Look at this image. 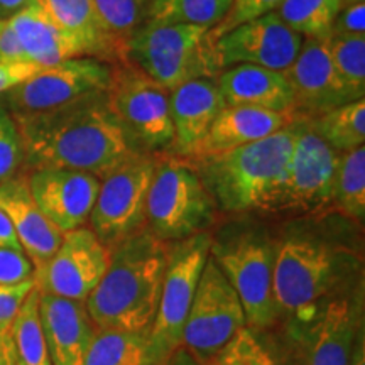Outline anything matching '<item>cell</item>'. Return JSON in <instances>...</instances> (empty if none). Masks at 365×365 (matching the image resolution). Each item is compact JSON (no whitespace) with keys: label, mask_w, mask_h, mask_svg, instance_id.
Here are the masks:
<instances>
[{"label":"cell","mask_w":365,"mask_h":365,"mask_svg":"<svg viewBox=\"0 0 365 365\" xmlns=\"http://www.w3.org/2000/svg\"><path fill=\"white\" fill-rule=\"evenodd\" d=\"M217 207L193 164L185 158L156 161L145 202V228L159 240H185L208 232Z\"/></svg>","instance_id":"ba28073f"},{"label":"cell","mask_w":365,"mask_h":365,"mask_svg":"<svg viewBox=\"0 0 365 365\" xmlns=\"http://www.w3.org/2000/svg\"><path fill=\"white\" fill-rule=\"evenodd\" d=\"M34 4L54 22L83 41L90 54L113 53L118 56L117 46L98 21L91 0H34Z\"/></svg>","instance_id":"d4e9b609"},{"label":"cell","mask_w":365,"mask_h":365,"mask_svg":"<svg viewBox=\"0 0 365 365\" xmlns=\"http://www.w3.org/2000/svg\"><path fill=\"white\" fill-rule=\"evenodd\" d=\"M124 56L168 91L220 73L208 27L145 22L125 44Z\"/></svg>","instance_id":"52a82bcc"},{"label":"cell","mask_w":365,"mask_h":365,"mask_svg":"<svg viewBox=\"0 0 365 365\" xmlns=\"http://www.w3.org/2000/svg\"><path fill=\"white\" fill-rule=\"evenodd\" d=\"M11 328H4V330H0V357H2V349H4V340H6V335L9 333Z\"/></svg>","instance_id":"7dc6e473"},{"label":"cell","mask_w":365,"mask_h":365,"mask_svg":"<svg viewBox=\"0 0 365 365\" xmlns=\"http://www.w3.org/2000/svg\"><path fill=\"white\" fill-rule=\"evenodd\" d=\"M43 68L33 61H0V95L26 81Z\"/></svg>","instance_id":"ab89813d"},{"label":"cell","mask_w":365,"mask_h":365,"mask_svg":"<svg viewBox=\"0 0 365 365\" xmlns=\"http://www.w3.org/2000/svg\"><path fill=\"white\" fill-rule=\"evenodd\" d=\"M364 277L294 317L282 319L287 365H349L364 319Z\"/></svg>","instance_id":"5b68a950"},{"label":"cell","mask_w":365,"mask_h":365,"mask_svg":"<svg viewBox=\"0 0 365 365\" xmlns=\"http://www.w3.org/2000/svg\"><path fill=\"white\" fill-rule=\"evenodd\" d=\"M39 318L53 365H81L95 333L85 301L39 293Z\"/></svg>","instance_id":"44dd1931"},{"label":"cell","mask_w":365,"mask_h":365,"mask_svg":"<svg viewBox=\"0 0 365 365\" xmlns=\"http://www.w3.org/2000/svg\"><path fill=\"white\" fill-rule=\"evenodd\" d=\"M296 118L294 113L271 112L252 107H223L202 144L188 159L213 156L255 143L281 130Z\"/></svg>","instance_id":"cb8c5ba5"},{"label":"cell","mask_w":365,"mask_h":365,"mask_svg":"<svg viewBox=\"0 0 365 365\" xmlns=\"http://www.w3.org/2000/svg\"><path fill=\"white\" fill-rule=\"evenodd\" d=\"M330 208L340 215L364 222L365 218V148L340 153L333 176Z\"/></svg>","instance_id":"4316f807"},{"label":"cell","mask_w":365,"mask_h":365,"mask_svg":"<svg viewBox=\"0 0 365 365\" xmlns=\"http://www.w3.org/2000/svg\"><path fill=\"white\" fill-rule=\"evenodd\" d=\"M0 212L11 222L36 272L56 252L63 232H59L36 205L27 176H12L0 182Z\"/></svg>","instance_id":"d6986e66"},{"label":"cell","mask_w":365,"mask_h":365,"mask_svg":"<svg viewBox=\"0 0 365 365\" xmlns=\"http://www.w3.org/2000/svg\"><path fill=\"white\" fill-rule=\"evenodd\" d=\"M170 244L148 228L110 247V264L85 304L97 328L149 335L161 296Z\"/></svg>","instance_id":"7a4b0ae2"},{"label":"cell","mask_w":365,"mask_h":365,"mask_svg":"<svg viewBox=\"0 0 365 365\" xmlns=\"http://www.w3.org/2000/svg\"><path fill=\"white\" fill-rule=\"evenodd\" d=\"M14 365H53L39 318V291H31L11 325Z\"/></svg>","instance_id":"f1b7e54d"},{"label":"cell","mask_w":365,"mask_h":365,"mask_svg":"<svg viewBox=\"0 0 365 365\" xmlns=\"http://www.w3.org/2000/svg\"><path fill=\"white\" fill-rule=\"evenodd\" d=\"M360 262L354 249L317 232L289 228L276 237L272 296L277 323L359 282L364 277Z\"/></svg>","instance_id":"3957f363"},{"label":"cell","mask_w":365,"mask_h":365,"mask_svg":"<svg viewBox=\"0 0 365 365\" xmlns=\"http://www.w3.org/2000/svg\"><path fill=\"white\" fill-rule=\"evenodd\" d=\"M205 365H287V360L269 330L245 325Z\"/></svg>","instance_id":"484cf974"},{"label":"cell","mask_w":365,"mask_h":365,"mask_svg":"<svg viewBox=\"0 0 365 365\" xmlns=\"http://www.w3.org/2000/svg\"><path fill=\"white\" fill-rule=\"evenodd\" d=\"M0 365H14L11 330H9V333L6 335V340H4V349H2V357H0Z\"/></svg>","instance_id":"bcb514c9"},{"label":"cell","mask_w":365,"mask_h":365,"mask_svg":"<svg viewBox=\"0 0 365 365\" xmlns=\"http://www.w3.org/2000/svg\"><path fill=\"white\" fill-rule=\"evenodd\" d=\"M24 161L19 129L12 113L0 105V182L16 175Z\"/></svg>","instance_id":"e575fe53"},{"label":"cell","mask_w":365,"mask_h":365,"mask_svg":"<svg viewBox=\"0 0 365 365\" xmlns=\"http://www.w3.org/2000/svg\"><path fill=\"white\" fill-rule=\"evenodd\" d=\"M161 365H203V364L198 362V360H196L193 355L185 349V346H180V349H176L175 352L164 360Z\"/></svg>","instance_id":"ee69618b"},{"label":"cell","mask_w":365,"mask_h":365,"mask_svg":"<svg viewBox=\"0 0 365 365\" xmlns=\"http://www.w3.org/2000/svg\"><path fill=\"white\" fill-rule=\"evenodd\" d=\"M234 0H150L148 22L161 24L218 26L230 11Z\"/></svg>","instance_id":"1f68e13d"},{"label":"cell","mask_w":365,"mask_h":365,"mask_svg":"<svg viewBox=\"0 0 365 365\" xmlns=\"http://www.w3.org/2000/svg\"><path fill=\"white\" fill-rule=\"evenodd\" d=\"M34 287V277L17 282V284H0V330L11 328L17 312Z\"/></svg>","instance_id":"74e56055"},{"label":"cell","mask_w":365,"mask_h":365,"mask_svg":"<svg viewBox=\"0 0 365 365\" xmlns=\"http://www.w3.org/2000/svg\"><path fill=\"white\" fill-rule=\"evenodd\" d=\"M98 21L124 56L125 44L148 19L150 0H91Z\"/></svg>","instance_id":"d6a6232c"},{"label":"cell","mask_w":365,"mask_h":365,"mask_svg":"<svg viewBox=\"0 0 365 365\" xmlns=\"http://www.w3.org/2000/svg\"><path fill=\"white\" fill-rule=\"evenodd\" d=\"M210 235V257L240 298L247 325L272 330L277 323L272 296L276 237L254 223H235Z\"/></svg>","instance_id":"8992f818"},{"label":"cell","mask_w":365,"mask_h":365,"mask_svg":"<svg viewBox=\"0 0 365 365\" xmlns=\"http://www.w3.org/2000/svg\"><path fill=\"white\" fill-rule=\"evenodd\" d=\"M331 36L365 38V0H344V6L333 22Z\"/></svg>","instance_id":"8d00e7d4"},{"label":"cell","mask_w":365,"mask_h":365,"mask_svg":"<svg viewBox=\"0 0 365 365\" xmlns=\"http://www.w3.org/2000/svg\"><path fill=\"white\" fill-rule=\"evenodd\" d=\"M145 333L95 328L81 365H144Z\"/></svg>","instance_id":"f546056e"},{"label":"cell","mask_w":365,"mask_h":365,"mask_svg":"<svg viewBox=\"0 0 365 365\" xmlns=\"http://www.w3.org/2000/svg\"><path fill=\"white\" fill-rule=\"evenodd\" d=\"M31 4H34V0H0V19H11Z\"/></svg>","instance_id":"7bdbcfd3"},{"label":"cell","mask_w":365,"mask_h":365,"mask_svg":"<svg viewBox=\"0 0 365 365\" xmlns=\"http://www.w3.org/2000/svg\"><path fill=\"white\" fill-rule=\"evenodd\" d=\"M24 161L33 170L65 168L102 180L127 159L143 153L113 112L108 91L54 110L14 117Z\"/></svg>","instance_id":"6da1fadb"},{"label":"cell","mask_w":365,"mask_h":365,"mask_svg":"<svg viewBox=\"0 0 365 365\" xmlns=\"http://www.w3.org/2000/svg\"><path fill=\"white\" fill-rule=\"evenodd\" d=\"M0 61H29L9 19H0Z\"/></svg>","instance_id":"60d3db41"},{"label":"cell","mask_w":365,"mask_h":365,"mask_svg":"<svg viewBox=\"0 0 365 365\" xmlns=\"http://www.w3.org/2000/svg\"><path fill=\"white\" fill-rule=\"evenodd\" d=\"M27 182L43 215L63 234L85 227L100 188L97 176L65 168L33 170Z\"/></svg>","instance_id":"e0dca14e"},{"label":"cell","mask_w":365,"mask_h":365,"mask_svg":"<svg viewBox=\"0 0 365 365\" xmlns=\"http://www.w3.org/2000/svg\"><path fill=\"white\" fill-rule=\"evenodd\" d=\"M339 156L340 153L309 127L307 118H299L293 153L274 191L269 212L318 213L330 208Z\"/></svg>","instance_id":"30bf717a"},{"label":"cell","mask_w":365,"mask_h":365,"mask_svg":"<svg viewBox=\"0 0 365 365\" xmlns=\"http://www.w3.org/2000/svg\"><path fill=\"white\" fill-rule=\"evenodd\" d=\"M0 249H11L17 250V252H24L11 222H9V218L2 212H0Z\"/></svg>","instance_id":"b9f144b4"},{"label":"cell","mask_w":365,"mask_h":365,"mask_svg":"<svg viewBox=\"0 0 365 365\" xmlns=\"http://www.w3.org/2000/svg\"><path fill=\"white\" fill-rule=\"evenodd\" d=\"M281 2L282 0H234L230 11L223 17L220 24L210 29L212 38L217 41L220 36L232 31L237 26L244 24V22L257 19V17L266 16V14L276 12V9L281 6Z\"/></svg>","instance_id":"d590c367"},{"label":"cell","mask_w":365,"mask_h":365,"mask_svg":"<svg viewBox=\"0 0 365 365\" xmlns=\"http://www.w3.org/2000/svg\"><path fill=\"white\" fill-rule=\"evenodd\" d=\"M284 73L294 97V112L312 118L340 105L354 102L331 65L325 41L307 39Z\"/></svg>","instance_id":"ac0fdd59"},{"label":"cell","mask_w":365,"mask_h":365,"mask_svg":"<svg viewBox=\"0 0 365 365\" xmlns=\"http://www.w3.org/2000/svg\"><path fill=\"white\" fill-rule=\"evenodd\" d=\"M210 232L171 242L161 296L148 335L144 365H161L181 346V335L196 286L210 254Z\"/></svg>","instance_id":"9c48e42d"},{"label":"cell","mask_w":365,"mask_h":365,"mask_svg":"<svg viewBox=\"0 0 365 365\" xmlns=\"http://www.w3.org/2000/svg\"><path fill=\"white\" fill-rule=\"evenodd\" d=\"M110 264V249L88 227L63 234L61 244L43 267L34 272L39 293L86 301Z\"/></svg>","instance_id":"9a60e30c"},{"label":"cell","mask_w":365,"mask_h":365,"mask_svg":"<svg viewBox=\"0 0 365 365\" xmlns=\"http://www.w3.org/2000/svg\"><path fill=\"white\" fill-rule=\"evenodd\" d=\"M245 325L240 298L208 254L182 328L181 346L205 365Z\"/></svg>","instance_id":"5bb4252c"},{"label":"cell","mask_w":365,"mask_h":365,"mask_svg":"<svg viewBox=\"0 0 365 365\" xmlns=\"http://www.w3.org/2000/svg\"><path fill=\"white\" fill-rule=\"evenodd\" d=\"M331 65L355 100L365 95V38L331 36L327 41Z\"/></svg>","instance_id":"836d02e7"},{"label":"cell","mask_w":365,"mask_h":365,"mask_svg":"<svg viewBox=\"0 0 365 365\" xmlns=\"http://www.w3.org/2000/svg\"><path fill=\"white\" fill-rule=\"evenodd\" d=\"M299 118L255 143L213 156L195 158V170L217 210L227 213L269 212L274 191L289 161Z\"/></svg>","instance_id":"277c9868"},{"label":"cell","mask_w":365,"mask_h":365,"mask_svg":"<svg viewBox=\"0 0 365 365\" xmlns=\"http://www.w3.org/2000/svg\"><path fill=\"white\" fill-rule=\"evenodd\" d=\"M225 107H252L294 113V97L284 73L262 66L235 65L217 75Z\"/></svg>","instance_id":"7402d4cb"},{"label":"cell","mask_w":365,"mask_h":365,"mask_svg":"<svg viewBox=\"0 0 365 365\" xmlns=\"http://www.w3.org/2000/svg\"><path fill=\"white\" fill-rule=\"evenodd\" d=\"M308 124L336 153L362 148L365 143V100L359 98L307 118Z\"/></svg>","instance_id":"83f0119b"},{"label":"cell","mask_w":365,"mask_h":365,"mask_svg":"<svg viewBox=\"0 0 365 365\" xmlns=\"http://www.w3.org/2000/svg\"><path fill=\"white\" fill-rule=\"evenodd\" d=\"M341 6L344 0H282L276 14L301 38L327 41Z\"/></svg>","instance_id":"4dcf8cb0"},{"label":"cell","mask_w":365,"mask_h":365,"mask_svg":"<svg viewBox=\"0 0 365 365\" xmlns=\"http://www.w3.org/2000/svg\"><path fill=\"white\" fill-rule=\"evenodd\" d=\"M303 38L289 29L276 12L234 27L215 41L220 70L235 65L284 71L298 56Z\"/></svg>","instance_id":"2e32d148"},{"label":"cell","mask_w":365,"mask_h":365,"mask_svg":"<svg viewBox=\"0 0 365 365\" xmlns=\"http://www.w3.org/2000/svg\"><path fill=\"white\" fill-rule=\"evenodd\" d=\"M31 277H34V267L24 252L0 249V284H17Z\"/></svg>","instance_id":"f35d334b"},{"label":"cell","mask_w":365,"mask_h":365,"mask_svg":"<svg viewBox=\"0 0 365 365\" xmlns=\"http://www.w3.org/2000/svg\"><path fill=\"white\" fill-rule=\"evenodd\" d=\"M222 93L213 78L186 81L170 91V113L173 122L171 150L180 158H191L222 108Z\"/></svg>","instance_id":"ffe728a7"},{"label":"cell","mask_w":365,"mask_h":365,"mask_svg":"<svg viewBox=\"0 0 365 365\" xmlns=\"http://www.w3.org/2000/svg\"><path fill=\"white\" fill-rule=\"evenodd\" d=\"M156 158L139 153L100 180L90 228L108 249L145 228V202Z\"/></svg>","instance_id":"8fae6325"},{"label":"cell","mask_w":365,"mask_h":365,"mask_svg":"<svg viewBox=\"0 0 365 365\" xmlns=\"http://www.w3.org/2000/svg\"><path fill=\"white\" fill-rule=\"evenodd\" d=\"M108 100L127 134L150 153L171 150L175 134L170 91L134 65L113 68Z\"/></svg>","instance_id":"7c38bea8"},{"label":"cell","mask_w":365,"mask_h":365,"mask_svg":"<svg viewBox=\"0 0 365 365\" xmlns=\"http://www.w3.org/2000/svg\"><path fill=\"white\" fill-rule=\"evenodd\" d=\"M349 365H365V325L359 330L357 340H355V346L352 352V359H350Z\"/></svg>","instance_id":"f6af8a7d"},{"label":"cell","mask_w":365,"mask_h":365,"mask_svg":"<svg viewBox=\"0 0 365 365\" xmlns=\"http://www.w3.org/2000/svg\"><path fill=\"white\" fill-rule=\"evenodd\" d=\"M113 68L98 58L80 56L43 68L34 76L6 91L12 117H26L65 107L90 95L108 91Z\"/></svg>","instance_id":"4fadbf2b"},{"label":"cell","mask_w":365,"mask_h":365,"mask_svg":"<svg viewBox=\"0 0 365 365\" xmlns=\"http://www.w3.org/2000/svg\"><path fill=\"white\" fill-rule=\"evenodd\" d=\"M9 21L27 59L41 68H49L66 59L90 54L83 41L54 22L36 4L22 9Z\"/></svg>","instance_id":"603a6c76"}]
</instances>
